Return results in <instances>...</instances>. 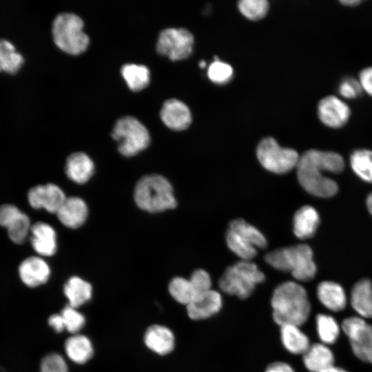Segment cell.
<instances>
[{
    "instance_id": "1",
    "label": "cell",
    "mask_w": 372,
    "mask_h": 372,
    "mask_svg": "<svg viewBox=\"0 0 372 372\" xmlns=\"http://www.w3.org/2000/svg\"><path fill=\"white\" fill-rule=\"evenodd\" d=\"M342 156L333 151L311 149L304 152L296 166L300 185L308 193L321 198L334 196L338 190L335 181L322 173L330 172L338 174L343 171Z\"/></svg>"
},
{
    "instance_id": "2",
    "label": "cell",
    "mask_w": 372,
    "mask_h": 372,
    "mask_svg": "<svg viewBox=\"0 0 372 372\" xmlns=\"http://www.w3.org/2000/svg\"><path fill=\"white\" fill-rule=\"evenodd\" d=\"M271 306L273 320L279 326L300 327L308 320L311 310L307 290L296 281L278 285L272 293Z\"/></svg>"
},
{
    "instance_id": "3",
    "label": "cell",
    "mask_w": 372,
    "mask_h": 372,
    "mask_svg": "<svg viewBox=\"0 0 372 372\" xmlns=\"http://www.w3.org/2000/svg\"><path fill=\"white\" fill-rule=\"evenodd\" d=\"M265 260L277 270L290 272L297 281H310L317 272L312 249L305 244L275 249L269 252Z\"/></svg>"
},
{
    "instance_id": "4",
    "label": "cell",
    "mask_w": 372,
    "mask_h": 372,
    "mask_svg": "<svg viewBox=\"0 0 372 372\" xmlns=\"http://www.w3.org/2000/svg\"><path fill=\"white\" fill-rule=\"evenodd\" d=\"M134 200L140 209L151 213L174 209L177 205L171 183L158 174L146 175L138 181Z\"/></svg>"
},
{
    "instance_id": "5",
    "label": "cell",
    "mask_w": 372,
    "mask_h": 372,
    "mask_svg": "<svg viewBox=\"0 0 372 372\" xmlns=\"http://www.w3.org/2000/svg\"><path fill=\"white\" fill-rule=\"evenodd\" d=\"M265 275L251 260H240L228 267L220 276L218 285L222 291L240 299L248 298Z\"/></svg>"
},
{
    "instance_id": "6",
    "label": "cell",
    "mask_w": 372,
    "mask_h": 372,
    "mask_svg": "<svg viewBox=\"0 0 372 372\" xmlns=\"http://www.w3.org/2000/svg\"><path fill=\"white\" fill-rule=\"evenodd\" d=\"M83 21L72 12H61L53 20L52 32L54 41L62 50L72 54L85 51L89 37L83 30Z\"/></svg>"
},
{
    "instance_id": "7",
    "label": "cell",
    "mask_w": 372,
    "mask_h": 372,
    "mask_svg": "<svg viewBox=\"0 0 372 372\" xmlns=\"http://www.w3.org/2000/svg\"><path fill=\"white\" fill-rule=\"evenodd\" d=\"M229 249L243 260H251L257 255V248L265 249L267 241L255 227L242 219L230 222L225 235Z\"/></svg>"
},
{
    "instance_id": "8",
    "label": "cell",
    "mask_w": 372,
    "mask_h": 372,
    "mask_svg": "<svg viewBox=\"0 0 372 372\" xmlns=\"http://www.w3.org/2000/svg\"><path fill=\"white\" fill-rule=\"evenodd\" d=\"M112 136L118 142V151L125 156L136 154L150 143L147 127L132 116L118 118L114 125Z\"/></svg>"
},
{
    "instance_id": "9",
    "label": "cell",
    "mask_w": 372,
    "mask_h": 372,
    "mask_svg": "<svg viewBox=\"0 0 372 372\" xmlns=\"http://www.w3.org/2000/svg\"><path fill=\"white\" fill-rule=\"evenodd\" d=\"M256 156L265 169L278 174L287 173L296 167L300 158L295 149L281 147L272 137L260 141L257 146Z\"/></svg>"
},
{
    "instance_id": "10",
    "label": "cell",
    "mask_w": 372,
    "mask_h": 372,
    "mask_svg": "<svg viewBox=\"0 0 372 372\" xmlns=\"http://www.w3.org/2000/svg\"><path fill=\"white\" fill-rule=\"evenodd\" d=\"M341 328L353 355L362 362L372 364V324L355 316L344 318Z\"/></svg>"
},
{
    "instance_id": "11",
    "label": "cell",
    "mask_w": 372,
    "mask_h": 372,
    "mask_svg": "<svg viewBox=\"0 0 372 372\" xmlns=\"http://www.w3.org/2000/svg\"><path fill=\"white\" fill-rule=\"evenodd\" d=\"M194 42V37L189 30L167 28L158 34L156 50L158 53L168 56L172 61L181 60L192 54Z\"/></svg>"
},
{
    "instance_id": "12",
    "label": "cell",
    "mask_w": 372,
    "mask_h": 372,
    "mask_svg": "<svg viewBox=\"0 0 372 372\" xmlns=\"http://www.w3.org/2000/svg\"><path fill=\"white\" fill-rule=\"evenodd\" d=\"M317 115L324 126L331 129H340L349 121L351 110L347 103L339 96L329 94L318 101Z\"/></svg>"
},
{
    "instance_id": "13",
    "label": "cell",
    "mask_w": 372,
    "mask_h": 372,
    "mask_svg": "<svg viewBox=\"0 0 372 372\" xmlns=\"http://www.w3.org/2000/svg\"><path fill=\"white\" fill-rule=\"evenodd\" d=\"M66 198L63 190L53 183L34 186L28 192V200L32 208L44 209L50 213L56 214Z\"/></svg>"
},
{
    "instance_id": "14",
    "label": "cell",
    "mask_w": 372,
    "mask_h": 372,
    "mask_svg": "<svg viewBox=\"0 0 372 372\" xmlns=\"http://www.w3.org/2000/svg\"><path fill=\"white\" fill-rule=\"evenodd\" d=\"M223 305L221 294L216 290L209 289L198 295L186 305L187 316L194 320L209 318L218 313Z\"/></svg>"
},
{
    "instance_id": "15",
    "label": "cell",
    "mask_w": 372,
    "mask_h": 372,
    "mask_svg": "<svg viewBox=\"0 0 372 372\" xmlns=\"http://www.w3.org/2000/svg\"><path fill=\"white\" fill-rule=\"evenodd\" d=\"M163 122L174 130H184L192 123V114L188 106L177 99L166 100L161 109Z\"/></svg>"
},
{
    "instance_id": "16",
    "label": "cell",
    "mask_w": 372,
    "mask_h": 372,
    "mask_svg": "<svg viewBox=\"0 0 372 372\" xmlns=\"http://www.w3.org/2000/svg\"><path fill=\"white\" fill-rule=\"evenodd\" d=\"M19 275L24 285L29 287H36L48 280L50 268L42 258L30 256L20 263Z\"/></svg>"
},
{
    "instance_id": "17",
    "label": "cell",
    "mask_w": 372,
    "mask_h": 372,
    "mask_svg": "<svg viewBox=\"0 0 372 372\" xmlns=\"http://www.w3.org/2000/svg\"><path fill=\"white\" fill-rule=\"evenodd\" d=\"M316 296L320 304L331 312H340L346 309L348 304L345 290L334 281L320 282L316 288Z\"/></svg>"
},
{
    "instance_id": "18",
    "label": "cell",
    "mask_w": 372,
    "mask_h": 372,
    "mask_svg": "<svg viewBox=\"0 0 372 372\" xmlns=\"http://www.w3.org/2000/svg\"><path fill=\"white\" fill-rule=\"evenodd\" d=\"M30 242L40 256H52L57 249L56 234L54 228L44 222H37L30 229Z\"/></svg>"
},
{
    "instance_id": "19",
    "label": "cell",
    "mask_w": 372,
    "mask_h": 372,
    "mask_svg": "<svg viewBox=\"0 0 372 372\" xmlns=\"http://www.w3.org/2000/svg\"><path fill=\"white\" fill-rule=\"evenodd\" d=\"M88 209L85 202L81 198H66L56 215L60 222L67 227L76 229L86 220Z\"/></svg>"
},
{
    "instance_id": "20",
    "label": "cell",
    "mask_w": 372,
    "mask_h": 372,
    "mask_svg": "<svg viewBox=\"0 0 372 372\" xmlns=\"http://www.w3.org/2000/svg\"><path fill=\"white\" fill-rule=\"evenodd\" d=\"M349 302L357 316L372 319V281L368 278L357 281L351 289Z\"/></svg>"
},
{
    "instance_id": "21",
    "label": "cell",
    "mask_w": 372,
    "mask_h": 372,
    "mask_svg": "<svg viewBox=\"0 0 372 372\" xmlns=\"http://www.w3.org/2000/svg\"><path fill=\"white\" fill-rule=\"evenodd\" d=\"M144 342L152 351L164 355L173 351L175 338L173 332L168 327L154 324L147 329L144 335Z\"/></svg>"
},
{
    "instance_id": "22",
    "label": "cell",
    "mask_w": 372,
    "mask_h": 372,
    "mask_svg": "<svg viewBox=\"0 0 372 372\" xmlns=\"http://www.w3.org/2000/svg\"><path fill=\"white\" fill-rule=\"evenodd\" d=\"M302 362L309 372H320L334 365L335 356L328 345L322 342L313 343L302 355Z\"/></svg>"
},
{
    "instance_id": "23",
    "label": "cell",
    "mask_w": 372,
    "mask_h": 372,
    "mask_svg": "<svg viewBox=\"0 0 372 372\" xmlns=\"http://www.w3.org/2000/svg\"><path fill=\"white\" fill-rule=\"evenodd\" d=\"M94 172V163L87 154L76 152L68 157L65 172L72 181L79 184L85 183L90 180Z\"/></svg>"
},
{
    "instance_id": "24",
    "label": "cell",
    "mask_w": 372,
    "mask_h": 372,
    "mask_svg": "<svg viewBox=\"0 0 372 372\" xmlns=\"http://www.w3.org/2000/svg\"><path fill=\"white\" fill-rule=\"evenodd\" d=\"M320 223L318 211L311 206L304 205L294 214L293 231L295 236L302 240L311 238Z\"/></svg>"
},
{
    "instance_id": "25",
    "label": "cell",
    "mask_w": 372,
    "mask_h": 372,
    "mask_svg": "<svg viewBox=\"0 0 372 372\" xmlns=\"http://www.w3.org/2000/svg\"><path fill=\"white\" fill-rule=\"evenodd\" d=\"M280 328L282 344L288 352L302 355L311 344L308 335L300 326L284 324Z\"/></svg>"
},
{
    "instance_id": "26",
    "label": "cell",
    "mask_w": 372,
    "mask_h": 372,
    "mask_svg": "<svg viewBox=\"0 0 372 372\" xmlns=\"http://www.w3.org/2000/svg\"><path fill=\"white\" fill-rule=\"evenodd\" d=\"M63 291L69 305L76 308L91 298L92 288L87 281L78 276H73L65 284Z\"/></svg>"
},
{
    "instance_id": "27",
    "label": "cell",
    "mask_w": 372,
    "mask_h": 372,
    "mask_svg": "<svg viewBox=\"0 0 372 372\" xmlns=\"http://www.w3.org/2000/svg\"><path fill=\"white\" fill-rule=\"evenodd\" d=\"M65 351L68 358L75 363L84 364L91 359L93 347L88 338L75 334L65 342Z\"/></svg>"
},
{
    "instance_id": "28",
    "label": "cell",
    "mask_w": 372,
    "mask_h": 372,
    "mask_svg": "<svg viewBox=\"0 0 372 372\" xmlns=\"http://www.w3.org/2000/svg\"><path fill=\"white\" fill-rule=\"evenodd\" d=\"M315 320L320 342L328 346L335 344L342 331L341 324L333 316L324 313L316 315Z\"/></svg>"
},
{
    "instance_id": "29",
    "label": "cell",
    "mask_w": 372,
    "mask_h": 372,
    "mask_svg": "<svg viewBox=\"0 0 372 372\" xmlns=\"http://www.w3.org/2000/svg\"><path fill=\"white\" fill-rule=\"evenodd\" d=\"M24 63L22 54L9 40L0 39V72L15 74Z\"/></svg>"
},
{
    "instance_id": "30",
    "label": "cell",
    "mask_w": 372,
    "mask_h": 372,
    "mask_svg": "<svg viewBox=\"0 0 372 372\" xmlns=\"http://www.w3.org/2000/svg\"><path fill=\"white\" fill-rule=\"evenodd\" d=\"M121 73L129 87L134 91L145 87L149 83L150 71L145 65L125 63L122 65Z\"/></svg>"
},
{
    "instance_id": "31",
    "label": "cell",
    "mask_w": 372,
    "mask_h": 372,
    "mask_svg": "<svg viewBox=\"0 0 372 372\" xmlns=\"http://www.w3.org/2000/svg\"><path fill=\"white\" fill-rule=\"evenodd\" d=\"M349 161L353 171L358 177L372 183V150L355 149L351 154Z\"/></svg>"
},
{
    "instance_id": "32",
    "label": "cell",
    "mask_w": 372,
    "mask_h": 372,
    "mask_svg": "<svg viewBox=\"0 0 372 372\" xmlns=\"http://www.w3.org/2000/svg\"><path fill=\"white\" fill-rule=\"evenodd\" d=\"M169 292L176 301L185 306L198 296L190 280L183 277H175L170 281Z\"/></svg>"
},
{
    "instance_id": "33",
    "label": "cell",
    "mask_w": 372,
    "mask_h": 372,
    "mask_svg": "<svg viewBox=\"0 0 372 372\" xmlns=\"http://www.w3.org/2000/svg\"><path fill=\"white\" fill-rule=\"evenodd\" d=\"M31 226L28 216L21 211L6 227L9 238L15 244H23L30 233Z\"/></svg>"
},
{
    "instance_id": "34",
    "label": "cell",
    "mask_w": 372,
    "mask_h": 372,
    "mask_svg": "<svg viewBox=\"0 0 372 372\" xmlns=\"http://www.w3.org/2000/svg\"><path fill=\"white\" fill-rule=\"evenodd\" d=\"M240 12L250 20H259L268 12L269 3L266 0H241L238 3Z\"/></svg>"
},
{
    "instance_id": "35",
    "label": "cell",
    "mask_w": 372,
    "mask_h": 372,
    "mask_svg": "<svg viewBox=\"0 0 372 372\" xmlns=\"http://www.w3.org/2000/svg\"><path fill=\"white\" fill-rule=\"evenodd\" d=\"M233 74L231 66L221 61L218 57H215L214 61L209 65L207 70L208 78L217 84L228 83L232 78Z\"/></svg>"
},
{
    "instance_id": "36",
    "label": "cell",
    "mask_w": 372,
    "mask_h": 372,
    "mask_svg": "<svg viewBox=\"0 0 372 372\" xmlns=\"http://www.w3.org/2000/svg\"><path fill=\"white\" fill-rule=\"evenodd\" d=\"M61 314L63 319L65 329L72 333H76L85 324L84 316L69 304L63 309Z\"/></svg>"
},
{
    "instance_id": "37",
    "label": "cell",
    "mask_w": 372,
    "mask_h": 372,
    "mask_svg": "<svg viewBox=\"0 0 372 372\" xmlns=\"http://www.w3.org/2000/svg\"><path fill=\"white\" fill-rule=\"evenodd\" d=\"M339 96L343 100H353L359 98L364 92L358 79L344 77L338 86Z\"/></svg>"
},
{
    "instance_id": "38",
    "label": "cell",
    "mask_w": 372,
    "mask_h": 372,
    "mask_svg": "<svg viewBox=\"0 0 372 372\" xmlns=\"http://www.w3.org/2000/svg\"><path fill=\"white\" fill-rule=\"evenodd\" d=\"M40 372H68V368L61 355L51 353L42 358Z\"/></svg>"
},
{
    "instance_id": "39",
    "label": "cell",
    "mask_w": 372,
    "mask_h": 372,
    "mask_svg": "<svg viewBox=\"0 0 372 372\" xmlns=\"http://www.w3.org/2000/svg\"><path fill=\"white\" fill-rule=\"evenodd\" d=\"M195 288L198 295L211 289L210 275L204 269H196L189 278Z\"/></svg>"
},
{
    "instance_id": "40",
    "label": "cell",
    "mask_w": 372,
    "mask_h": 372,
    "mask_svg": "<svg viewBox=\"0 0 372 372\" xmlns=\"http://www.w3.org/2000/svg\"><path fill=\"white\" fill-rule=\"evenodd\" d=\"M21 212L17 207L12 204L0 205V226L6 229L10 222Z\"/></svg>"
},
{
    "instance_id": "41",
    "label": "cell",
    "mask_w": 372,
    "mask_h": 372,
    "mask_svg": "<svg viewBox=\"0 0 372 372\" xmlns=\"http://www.w3.org/2000/svg\"><path fill=\"white\" fill-rule=\"evenodd\" d=\"M363 92L372 97V66L362 69L358 76Z\"/></svg>"
},
{
    "instance_id": "42",
    "label": "cell",
    "mask_w": 372,
    "mask_h": 372,
    "mask_svg": "<svg viewBox=\"0 0 372 372\" xmlns=\"http://www.w3.org/2000/svg\"><path fill=\"white\" fill-rule=\"evenodd\" d=\"M265 372H296V371L289 364L277 361L269 364Z\"/></svg>"
},
{
    "instance_id": "43",
    "label": "cell",
    "mask_w": 372,
    "mask_h": 372,
    "mask_svg": "<svg viewBox=\"0 0 372 372\" xmlns=\"http://www.w3.org/2000/svg\"><path fill=\"white\" fill-rule=\"evenodd\" d=\"M49 325L57 333L65 329V324L61 314H52L48 318Z\"/></svg>"
},
{
    "instance_id": "44",
    "label": "cell",
    "mask_w": 372,
    "mask_h": 372,
    "mask_svg": "<svg viewBox=\"0 0 372 372\" xmlns=\"http://www.w3.org/2000/svg\"><path fill=\"white\" fill-rule=\"evenodd\" d=\"M362 1L360 0H341L340 3L342 6L345 7H355L362 3Z\"/></svg>"
},
{
    "instance_id": "45",
    "label": "cell",
    "mask_w": 372,
    "mask_h": 372,
    "mask_svg": "<svg viewBox=\"0 0 372 372\" xmlns=\"http://www.w3.org/2000/svg\"><path fill=\"white\" fill-rule=\"evenodd\" d=\"M320 372H349V371H347V370L341 367L333 365L321 371Z\"/></svg>"
},
{
    "instance_id": "46",
    "label": "cell",
    "mask_w": 372,
    "mask_h": 372,
    "mask_svg": "<svg viewBox=\"0 0 372 372\" xmlns=\"http://www.w3.org/2000/svg\"><path fill=\"white\" fill-rule=\"evenodd\" d=\"M366 206L367 208L370 212V214L372 215V192L369 194L366 198Z\"/></svg>"
},
{
    "instance_id": "47",
    "label": "cell",
    "mask_w": 372,
    "mask_h": 372,
    "mask_svg": "<svg viewBox=\"0 0 372 372\" xmlns=\"http://www.w3.org/2000/svg\"><path fill=\"white\" fill-rule=\"evenodd\" d=\"M205 66H206V62L205 61L202 60L199 62V67L200 68H205Z\"/></svg>"
}]
</instances>
